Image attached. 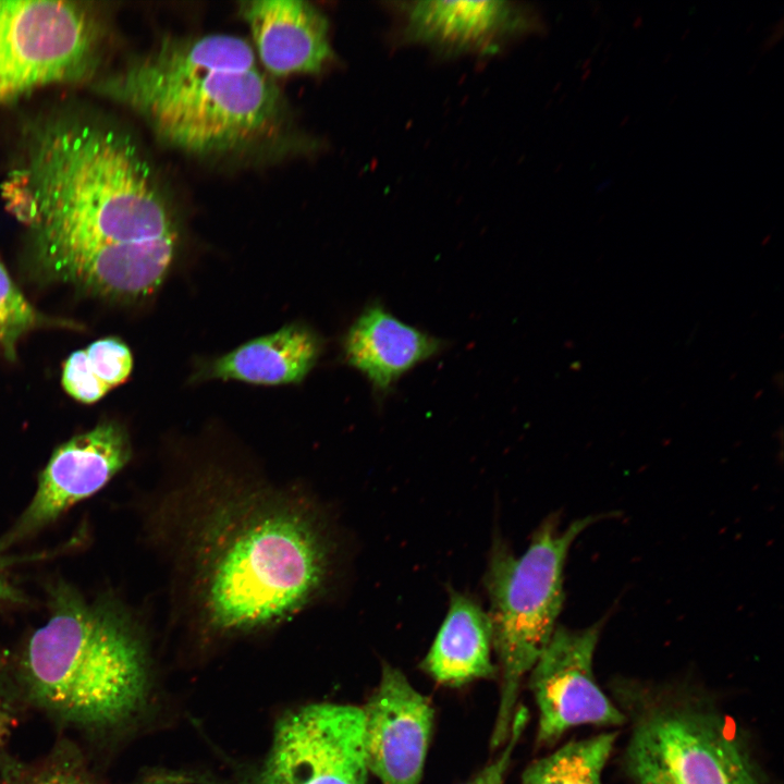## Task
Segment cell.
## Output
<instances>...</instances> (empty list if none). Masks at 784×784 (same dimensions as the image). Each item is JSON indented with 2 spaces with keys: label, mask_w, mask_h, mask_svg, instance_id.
<instances>
[{
  "label": "cell",
  "mask_w": 784,
  "mask_h": 784,
  "mask_svg": "<svg viewBox=\"0 0 784 784\" xmlns=\"http://www.w3.org/2000/svg\"><path fill=\"white\" fill-rule=\"evenodd\" d=\"M84 351L90 370L109 390L128 378L133 358L130 348L121 340L100 339Z\"/></svg>",
  "instance_id": "obj_20"
},
{
  "label": "cell",
  "mask_w": 784,
  "mask_h": 784,
  "mask_svg": "<svg viewBox=\"0 0 784 784\" xmlns=\"http://www.w3.org/2000/svg\"><path fill=\"white\" fill-rule=\"evenodd\" d=\"M617 733L607 732L572 740L550 755L531 762L520 784H603L602 773Z\"/></svg>",
  "instance_id": "obj_17"
},
{
  "label": "cell",
  "mask_w": 784,
  "mask_h": 784,
  "mask_svg": "<svg viewBox=\"0 0 784 784\" xmlns=\"http://www.w3.org/2000/svg\"><path fill=\"white\" fill-rule=\"evenodd\" d=\"M321 340L302 324L244 343L206 367V378L278 385L301 382L321 353Z\"/></svg>",
  "instance_id": "obj_15"
},
{
  "label": "cell",
  "mask_w": 784,
  "mask_h": 784,
  "mask_svg": "<svg viewBox=\"0 0 784 784\" xmlns=\"http://www.w3.org/2000/svg\"><path fill=\"white\" fill-rule=\"evenodd\" d=\"M32 556H27L29 559ZM21 558L0 556V605L20 604L25 602V597L9 579L8 569L11 565L20 562Z\"/></svg>",
  "instance_id": "obj_24"
},
{
  "label": "cell",
  "mask_w": 784,
  "mask_h": 784,
  "mask_svg": "<svg viewBox=\"0 0 784 784\" xmlns=\"http://www.w3.org/2000/svg\"><path fill=\"white\" fill-rule=\"evenodd\" d=\"M47 622L17 659V689L57 722L93 736L133 724L152 690L151 663L137 622L109 598L86 599L59 580Z\"/></svg>",
  "instance_id": "obj_4"
},
{
  "label": "cell",
  "mask_w": 784,
  "mask_h": 784,
  "mask_svg": "<svg viewBox=\"0 0 784 784\" xmlns=\"http://www.w3.org/2000/svg\"><path fill=\"white\" fill-rule=\"evenodd\" d=\"M366 764L381 784H419L430 743L433 708L402 671L383 663L366 705Z\"/></svg>",
  "instance_id": "obj_11"
},
{
  "label": "cell",
  "mask_w": 784,
  "mask_h": 784,
  "mask_svg": "<svg viewBox=\"0 0 784 784\" xmlns=\"http://www.w3.org/2000/svg\"><path fill=\"white\" fill-rule=\"evenodd\" d=\"M362 707L319 702L277 722L262 760L229 779L163 771L140 784H367Z\"/></svg>",
  "instance_id": "obj_7"
},
{
  "label": "cell",
  "mask_w": 784,
  "mask_h": 784,
  "mask_svg": "<svg viewBox=\"0 0 784 784\" xmlns=\"http://www.w3.org/2000/svg\"><path fill=\"white\" fill-rule=\"evenodd\" d=\"M4 195L33 230L35 259L52 279L132 299L154 293L174 261V212L134 144L112 128L44 125Z\"/></svg>",
  "instance_id": "obj_1"
},
{
  "label": "cell",
  "mask_w": 784,
  "mask_h": 784,
  "mask_svg": "<svg viewBox=\"0 0 784 784\" xmlns=\"http://www.w3.org/2000/svg\"><path fill=\"white\" fill-rule=\"evenodd\" d=\"M504 1H418L407 13V30L419 41L453 49L475 48L513 26Z\"/></svg>",
  "instance_id": "obj_16"
},
{
  "label": "cell",
  "mask_w": 784,
  "mask_h": 784,
  "mask_svg": "<svg viewBox=\"0 0 784 784\" xmlns=\"http://www.w3.org/2000/svg\"><path fill=\"white\" fill-rule=\"evenodd\" d=\"M629 724L623 767L633 784H772L746 735L697 689L616 679Z\"/></svg>",
  "instance_id": "obj_5"
},
{
  "label": "cell",
  "mask_w": 784,
  "mask_h": 784,
  "mask_svg": "<svg viewBox=\"0 0 784 784\" xmlns=\"http://www.w3.org/2000/svg\"><path fill=\"white\" fill-rule=\"evenodd\" d=\"M17 695H20L19 689L14 687L0 660V745L5 740L14 724Z\"/></svg>",
  "instance_id": "obj_23"
},
{
  "label": "cell",
  "mask_w": 784,
  "mask_h": 784,
  "mask_svg": "<svg viewBox=\"0 0 784 784\" xmlns=\"http://www.w3.org/2000/svg\"><path fill=\"white\" fill-rule=\"evenodd\" d=\"M598 517L587 516L561 530L554 517L534 532L517 556L500 539L493 541L485 586L492 648L500 671V700L490 746L509 738L522 681L549 644L562 611L564 565L573 542Z\"/></svg>",
  "instance_id": "obj_6"
},
{
  "label": "cell",
  "mask_w": 784,
  "mask_h": 784,
  "mask_svg": "<svg viewBox=\"0 0 784 784\" xmlns=\"http://www.w3.org/2000/svg\"><path fill=\"white\" fill-rule=\"evenodd\" d=\"M62 385L73 399L83 403L97 402L109 391L90 370L84 350L75 351L65 360Z\"/></svg>",
  "instance_id": "obj_21"
},
{
  "label": "cell",
  "mask_w": 784,
  "mask_h": 784,
  "mask_svg": "<svg viewBox=\"0 0 784 784\" xmlns=\"http://www.w3.org/2000/svg\"><path fill=\"white\" fill-rule=\"evenodd\" d=\"M527 721V709L523 706L518 707L503 750L492 762L486 765L470 782L466 784H504L506 772L512 760V755L522 734L524 733Z\"/></svg>",
  "instance_id": "obj_22"
},
{
  "label": "cell",
  "mask_w": 784,
  "mask_h": 784,
  "mask_svg": "<svg viewBox=\"0 0 784 784\" xmlns=\"http://www.w3.org/2000/svg\"><path fill=\"white\" fill-rule=\"evenodd\" d=\"M37 314L13 283L0 261V344L10 358L15 357L17 340L35 326Z\"/></svg>",
  "instance_id": "obj_19"
},
{
  "label": "cell",
  "mask_w": 784,
  "mask_h": 784,
  "mask_svg": "<svg viewBox=\"0 0 784 784\" xmlns=\"http://www.w3.org/2000/svg\"><path fill=\"white\" fill-rule=\"evenodd\" d=\"M131 454L126 431L113 421L102 422L58 446L39 476L32 501L0 537V552L98 492L124 468Z\"/></svg>",
  "instance_id": "obj_10"
},
{
  "label": "cell",
  "mask_w": 784,
  "mask_h": 784,
  "mask_svg": "<svg viewBox=\"0 0 784 784\" xmlns=\"http://www.w3.org/2000/svg\"><path fill=\"white\" fill-rule=\"evenodd\" d=\"M492 649L488 612L471 597L451 590L446 615L420 666L442 685L461 686L494 675Z\"/></svg>",
  "instance_id": "obj_14"
},
{
  "label": "cell",
  "mask_w": 784,
  "mask_h": 784,
  "mask_svg": "<svg viewBox=\"0 0 784 784\" xmlns=\"http://www.w3.org/2000/svg\"><path fill=\"white\" fill-rule=\"evenodd\" d=\"M162 505L173 565L209 635L270 629L324 592L333 543L306 495L215 471L188 479Z\"/></svg>",
  "instance_id": "obj_2"
},
{
  "label": "cell",
  "mask_w": 784,
  "mask_h": 784,
  "mask_svg": "<svg viewBox=\"0 0 784 784\" xmlns=\"http://www.w3.org/2000/svg\"><path fill=\"white\" fill-rule=\"evenodd\" d=\"M0 772V784H98L79 749L66 740L32 763L5 758Z\"/></svg>",
  "instance_id": "obj_18"
},
{
  "label": "cell",
  "mask_w": 784,
  "mask_h": 784,
  "mask_svg": "<svg viewBox=\"0 0 784 784\" xmlns=\"http://www.w3.org/2000/svg\"><path fill=\"white\" fill-rule=\"evenodd\" d=\"M601 629L602 622L576 630L558 626L528 673L539 712L538 746L554 744L574 726L626 723L622 710L595 677L593 657Z\"/></svg>",
  "instance_id": "obj_9"
},
{
  "label": "cell",
  "mask_w": 784,
  "mask_h": 784,
  "mask_svg": "<svg viewBox=\"0 0 784 784\" xmlns=\"http://www.w3.org/2000/svg\"><path fill=\"white\" fill-rule=\"evenodd\" d=\"M240 13L271 75L318 73L332 58L328 20L308 1L248 0L240 3Z\"/></svg>",
  "instance_id": "obj_12"
},
{
  "label": "cell",
  "mask_w": 784,
  "mask_h": 784,
  "mask_svg": "<svg viewBox=\"0 0 784 784\" xmlns=\"http://www.w3.org/2000/svg\"><path fill=\"white\" fill-rule=\"evenodd\" d=\"M102 38L103 27L85 3L0 0V103L89 77Z\"/></svg>",
  "instance_id": "obj_8"
},
{
  "label": "cell",
  "mask_w": 784,
  "mask_h": 784,
  "mask_svg": "<svg viewBox=\"0 0 784 784\" xmlns=\"http://www.w3.org/2000/svg\"><path fill=\"white\" fill-rule=\"evenodd\" d=\"M98 90L138 113L167 145L195 155L255 144L283 110L254 48L228 34L164 37Z\"/></svg>",
  "instance_id": "obj_3"
},
{
  "label": "cell",
  "mask_w": 784,
  "mask_h": 784,
  "mask_svg": "<svg viewBox=\"0 0 784 784\" xmlns=\"http://www.w3.org/2000/svg\"><path fill=\"white\" fill-rule=\"evenodd\" d=\"M443 347L442 340L405 323L380 303L365 307L343 340L345 360L366 377L381 397L401 377Z\"/></svg>",
  "instance_id": "obj_13"
}]
</instances>
